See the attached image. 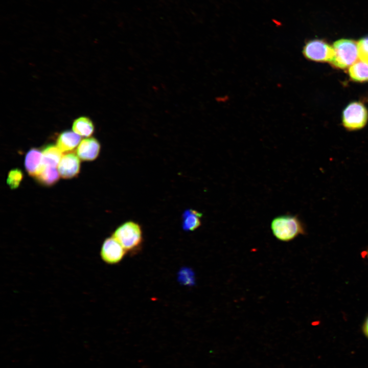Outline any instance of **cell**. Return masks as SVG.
I'll list each match as a JSON object with an SVG mask.
<instances>
[{
	"mask_svg": "<svg viewBox=\"0 0 368 368\" xmlns=\"http://www.w3.org/2000/svg\"><path fill=\"white\" fill-rule=\"evenodd\" d=\"M271 229L277 239L285 242L306 234L304 225L297 216L286 215L274 218L271 223Z\"/></svg>",
	"mask_w": 368,
	"mask_h": 368,
	"instance_id": "cell-1",
	"label": "cell"
},
{
	"mask_svg": "<svg viewBox=\"0 0 368 368\" xmlns=\"http://www.w3.org/2000/svg\"><path fill=\"white\" fill-rule=\"evenodd\" d=\"M113 237L126 251L138 250L143 242V233L137 223L129 221L120 225L112 234Z\"/></svg>",
	"mask_w": 368,
	"mask_h": 368,
	"instance_id": "cell-2",
	"label": "cell"
},
{
	"mask_svg": "<svg viewBox=\"0 0 368 368\" xmlns=\"http://www.w3.org/2000/svg\"><path fill=\"white\" fill-rule=\"evenodd\" d=\"M335 55L331 63L335 67L344 69L351 66L359 58L357 42L350 39H340L334 42Z\"/></svg>",
	"mask_w": 368,
	"mask_h": 368,
	"instance_id": "cell-3",
	"label": "cell"
},
{
	"mask_svg": "<svg viewBox=\"0 0 368 368\" xmlns=\"http://www.w3.org/2000/svg\"><path fill=\"white\" fill-rule=\"evenodd\" d=\"M303 54L308 60L316 62H331L335 52L333 47L323 40L314 39L306 42Z\"/></svg>",
	"mask_w": 368,
	"mask_h": 368,
	"instance_id": "cell-4",
	"label": "cell"
},
{
	"mask_svg": "<svg viewBox=\"0 0 368 368\" xmlns=\"http://www.w3.org/2000/svg\"><path fill=\"white\" fill-rule=\"evenodd\" d=\"M368 113L365 107L360 102H352L344 109L342 123L348 130H356L363 128L367 123Z\"/></svg>",
	"mask_w": 368,
	"mask_h": 368,
	"instance_id": "cell-5",
	"label": "cell"
},
{
	"mask_svg": "<svg viewBox=\"0 0 368 368\" xmlns=\"http://www.w3.org/2000/svg\"><path fill=\"white\" fill-rule=\"evenodd\" d=\"M126 251L113 237H108L102 243L100 256L102 260L108 264H116L121 262Z\"/></svg>",
	"mask_w": 368,
	"mask_h": 368,
	"instance_id": "cell-6",
	"label": "cell"
},
{
	"mask_svg": "<svg viewBox=\"0 0 368 368\" xmlns=\"http://www.w3.org/2000/svg\"><path fill=\"white\" fill-rule=\"evenodd\" d=\"M80 169L79 157L73 153L63 155L58 166L60 176L64 179L72 178L77 176Z\"/></svg>",
	"mask_w": 368,
	"mask_h": 368,
	"instance_id": "cell-7",
	"label": "cell"
},
{
	"mask_svg": "<svg viewBox=\"0 0 368 368\" xmlns=\"http://www.w3.org/2000/svg\"><path fill=\"white\" fill-rule=\"evenodd\" d=\"M101 149L99 141L95 138L90 137L82 140L79 143L77 150V156L83 160L91 161L98 156Z\"/></svg>",
	"mask_w": 368,
	"mask_h": 368,
	"instance_id": "cell-8",
	"label": "cell"
},
{
	"mask_svg": "<svg viewBox=\"0 0 368 368\" xmlns=\"http://www.w3.org/2000/svg\"><path fill=\"white\" fill-rule=\"evenodd\" d=\"M25 166L30 176L36 177L38 175L45 166L43 163L42 152L37 148L31 149L26 155Z\"/></svg>",
	"mask_w": 368,
	"mask_h": 368,
	"instance_id": "cell-9",
	"label": "cell"
},
{
	"mask_svg": "<svg viewBox=\"0 0 368 368\" xmlns=\"http://www.w3.org/2000/svg\"><path fill=\"white\" fill-rule=\"evenodd\" d=\"M81 141V137L74 131L62 132L58 136L57 146L62 152H67L76 148Z\"/></svg>",
	"mask_w": 368,
	"mask_h": 368,
	"instance_id": "cell-10",
	"label": "cell"
},
{
	"mask_svg": "<svg viewBox=\"0 0 368 368\" xmlns=\"http://www.w3.org/2000/svg\"><path fill=\"white\" fill-rule=\"evenodd\" d=\"M202 214L193 209L186 210L182 215V227L184 231H194L201 224V218Z\"/></svg>",
	"mask_w": 368,
	"mask_h": 368,
	"instance_id": "cell-11",
	"label": "cell"
},
{
	"mask_svg": "<svg viewBox=\"0 0 368 368\" xmlns=\"http://www.w3.org/2000/svg\"><path fill=\"white\" fill-rule=\"evenodd\" d=\"M45 166L56 168L62 157V151L57 146L49 145L42 151Z\"/></svg>",
	"mask_w": 368,
	"mask_h": 368,
	"instance_id": "cell-12",
	"label": "cell"
},
{
	"mask_svg": "<svg viewBox=\"0 0 368 368\" xmlns=\"http://www.w3.org/2000/svg\"><path fill=\"white\" fill-rule=\"evenodd\" d=\"M349 74L354 81L358 82L368 81V64L358 59L349 67Z\"/></svg>",
	"mask_w": 368,
	"mask_h": 368,
	"instance_id": "cell-13",
	"label": "cell"
},
{
	"mask_svg": "<svg viewBox=\"0 0 368 368\" xmlns=\"http://www.w3.org/2000/svg\"><path fill=\"white\" fill-rule=\"evenodd\" d=\"M72 129L79 135L88 137L94 133V125L89 118L81 117L74 121Z\"/></svg>",
	"mask_w": 368,
	"mask_h": 368,
	"instance_id": "cell-14",
	"label": "cell"
},
{
	"mask_svg": "<svg viewBox=\"0 0 368 368\" xmlns=\"http://www.w3.org/2000/svg\"><path fill=\"white\" fill-rule=\"evenodd\" d=\"M59 175V171L56 168L44 166L40 173L35 177L41 184L51 186L58 181Z\"/></svg>",
	"mask_w": 368,
	"mask_h": 368,
	"instance_id": "cell-15",
	"label": "cell"
},
{
	"mask_svg": "<svg viewBox=\"0 0 368 368\" xmlns=\"http://www.w3.org/2000/svg\"><path fill=\"white\" fill-rule=\"evenodd\" d=\"M23 178V173L19 169H14L9 171L7 183L11 189L17 188Z\"/></svg>",
	"mask_w": 368,
	"mask_h": 368,
	"instance_id": "cell-16",
	"label": "cell"
},
{
	"mask_svg": "<svg viewBox=\"0 0 368 368\" xmlns=\"http://www.w3.org/2000/svg\"><path fill=\"white\" fill-rule=\"evenodd\" d=\"M179 282L184 285L191 286L195 283V277L193 271L188 268L181 269L178 273Z\"/></svg>",
	"mask_w": 368,
	"mask_h": 368,
	"instance_id": "cell-17",
	"label": "cell"
},
{
	"mask_svg": "<svg viewBox=\"0 0 368 368\" xmlns=\"http://www.w3.org/2000/svg\"><path fill=\"white\" fill-rule=\"evenodd\" d=\"M357 44L359 59L368 64V36L360 39Z\"/></svg>",
	"mask_w": 368,
	"mask_h": 368,
	"instance_id": "cell-18",
	"label": "cell"
},
{
	"mask_svg": "<svg viewBox=\"0 0 368 368\" xmlns=\"http://www.w3.org/2000/svg\"><path fill=\"white\" fill-rule=\"evenodd\" d=\"M362 331L364 335L368 338V315L364 321L362 326Z\"/></svg>",
	"mask_w": 368,
	"mask_h": 368,
	"instance_id": "cell-19",
	"label": "cell"
},
{
	"mask_svg": "<svg viewBox=\"0 0 368 368\" xmlns=\"http://www.w3.org/2000/svg\"><path fill=\"white\" fill-rule=\"evenodd\" d=\"M362 255L366 256L368 259V249H367L366 251H363V252H362Z\"/></svg>",
	"mask_w": 368,
	"mask_h": 368,
	"instance_id": "cell-20",
	"label": "cell"
}]
</instances>
